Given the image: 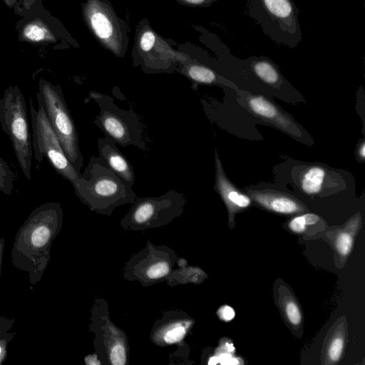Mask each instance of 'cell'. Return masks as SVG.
I'll return each mask as SVG.
<instances>
[{
    "instance_id": "4316f807",
    "label": "cell",
    "mask_w": 365,
    "mask_h": 365,
    "mask_svg": "<svg viewBox=\"0 0 365 365\" xmlns=\"http://www.w3.org/2000/svg\"><path fill=\"white\" fill-rule=\"evenodd\" d=\"M219 348L231 354H233L235 350L234 344L229 340L223 341Z\"/></svg>"
},
{
    "instance_id": "30bf717a",
    "label": "cell",
    "mask_w": 365,
    "mask_h": 365,
    "mask_svg": "<svg viewBox=\"0 0 365 365\" xmlns=\"http://www.w3.org/2000/svg\"><path fill=\"white\" fill-rule=\"evenodd\" d=\"M215 189L225 202L232 221L235 215L250 206L252 199L233 185L227 178L217 150L215 153Z\"/></svg>"
},
{
    "instance_id": "4fadbf2b",
    "label": "cell",
    "mask_w": 365,
    "mask_h": 365,
    "mask_svg": "<svg viewBox=\"0 0 365 365\" xmlns=\"http://www.w3.org/2000/svg\"><path fill=\"white\" fill-rule=\"evenodd\" d=\"M97 146L99 156L102 158L108 168L133 186L135 180L134 170L129 161L120 153L117 144L113 140L105 136L98 139Z\"/></svg>"
},
{
    "instance_id": "ac0fdd59",
    "label": "cell",
    "mask_w": 365,
    "mask_h": 365,
    "mask_svg": "<svg viewBox=\"0 0 365 365\" xmlns=\"http://www.w3.org/2000/svg\"><path fill=\"white\" fill-rule=\"evenodd\" d=\"M345 344V334L344 328L335 331L327 346L326 359L328 364H336L342 355Z\"/></svg>"
},
{
    "instance_id": "ffe728a7",
    "label": "cell",
    "mask_w": 365,
    "mask_h": 365,
    "mask_svg": "<svg viewBox=\"0 0 365 365\" xmlns=\"http://www.w3.org/2000/svg\"><path fill=\"white\" fill-rule=\"evenodd\" d=\"M281 306L287 321L294 327L299 326L302 322L301 309L296 300L289 294H285Z\"/></svg>"
},
{
    "instance_id": "7402d4cb",
    "label": "cell",
    "mask_w": 365,
    "mask_h": 365,
    "mask_svg": "<svg viewBox=\"0 0 365 365\" xmlns=\"http://www.w3.org/2000/svg\"><path fill=\"white\" fill-rule=\"evenodd\" d=\"M14 175L8 164L0 157V190L10 195L14 188Z\"/></svg>"
},
{
    "instance_id": "83f0119b",
    "label": "cell",
    "mask_w": 365,
    "mask_h": 365,
    "mask_svg": "<svg viewBox=\"0 0 365 365\" xmlns=\"http://www.w3.org/2000/svg\"><path fill=\"white\" fill-rule=\"evenodd\" d=\"M356 153L359 160L364 161L365 158V143L364 140H361L357 146Z\"/></svg>"
},
{
    "instance_id": "8fae6325",
    "label": "cell",
    "mask_w": 365,
    "mask_h": 365,
    "mask_svg": "<svg viewBox=\"0 0 365 365\" xmlns=\"http://www.w3.org/2000/svg\"><path fill=\"white\" fill-rule=\"evenodd\" d=\"M246 193L257 204L275 213L293 215L307 210L305 205L299 200L284 192L272 190H248Z\"/></svg>"
},
{
    "instance_id": "f546056e",
    "label": "cell",
    "mask_w": 365,
    "mask_h": 365,
    "mask_svg": "<svg viewBox=\"0 0 365 365\" xmlns=\"http://www.w3.org/2000/svg\"><path fill=\"white\" fill-rule=\"evenodd\" d=\"M1 346H0V353H1Z\"/></svg>"
},
{
    "instance_id": "2e32d148",
    "label": "cell",
    "mask_w": 365,
    "mask_h": 365,
    "mask_svg": "<svg viewBox=\"0 0 365 365\" xmlns=\"http://www.w3.org/2000/svg\"><path fill=\"white\" fill-rule=\"evenodd\" d=\"M185 74L194 82L210 85H222L237 89V86L231 81L219 75L210 68L200 64L190 65Z\"/></svg>"
},
{
    "instance_id": "3957f363",
    "label": "cell",
    "mask_w": 365,
    "mask_h": 365,
    "mask_svg": "<svg viewBox=\"0 0 365 365\" xmlns=\"http://www.w3.org/2000/svg\"><path fill=\"white\" fill-rule=\"evenodd\" d=\"M0 124L6 133L27 180L31 179L33 148L26 101L18 86L9 87L0 98Z\"/></svg>"
},
{
    "instance_id": "d4e9b609",
    "label": "cell",
    "mask_w": 365,
    "mask_h": 365,
    "mask_svg": "<svg viewBox=\"0 0 365 365\" xmlns=\"http://www.w3.org/2000/svg\"><path fill=\"white\" fill-rule=\"evenodd\" d=\"M217 315L221 320L227 322L235 318V312L230 306L224 305L218 309Z\"/></svg>"
},
{
    "instance_id": "ba28073f",
    "label": "cell",
    "mask_w": 365,
    "mask_h": 365,
    "mask_svg": "<svg viewBox=\"0 0 365 365\" xmlns=\"http://www.w3.org/2000/svg\"><path fill=\"white\" fill-rule=\"evenodd\" d=\"M224 48L221 51V58L231 77L256 83L276 91L293 88L278 66L268 57L250 56L242 60L232 55L227 46H225Z\"/></svg>"
},
{
    "instance_id": "cb8c5ba5",
    "label": "cell",
    "mask_w": 365,
    "mask_h": 365,
    "mask_svg": "<svg viewBox=\"0 0 365 365\" xmlns=\"http://www.w3.org/2000/svg\"><path fill=\"white\" fill-rule=\"evenodd\" d=\"M26 37L33 41H40L44 38V32L42 29L34 24H29L24 29Z\"/></svg>"
},
{
    "instance_id": "8992f818",
    "label": "cell",
    "mask_w": 365,
    "mask_h": 365,
    "mask_svg": "<svg viewBox=\"0 0 365 365\" xmlns=\"http://www.w3.org/2000/svg\"><path fill=\"white\" fill-rule=\"evenodd\" d=\"M29 104L33 157L38 163L46 157L56 172L73 186L79 179L81 173L74 168L66 157L42 106L38 104V110H36L31 98Z\"/></svg>"
},
{
    "instance_id": "d6986e66",
    "label": "cell",
    "mask_w": 365,
    "mask_h": 365,
    "mask_svg": "<svg viewBox=\"0 0 365 365\" xmlns=\"http://www.w3.org/2000/svg\"><path fill=\"white\" fill-rule=\"evenodd\" d=\"M91 23L96 34L103 40H109L113 34V27L108 16L100 11H94Z\"/></svg>"
},
{
    "instance_id": "7a4b0ae2",
    "label": "cell",
    "mask_w": 365,
    "mask_h": 365,
    "mask_svg": "<svg viewBox=\"0 0 365 365\" xmlns=\"http://www.w3.org/2000/svg\"><path fill=\"white\" fill-rule=\"evenodd\" d=\"M247 11L278 45L294 48L302 41L299 10L293 0H248Z\"/></svg>"
},
{
    "instance_id": "603a6c76",
    "label": "cell",
    "mask_w": 365,
    "mask_h": 365,
    "mask_svg": "<svg viewBox=\"0 0 365 365\" xmlns=\"http://www.w3.org/2000/svg\"><path fill=\"white\" fill-rule=\"evenodd\" d=\"M51 237V230L45 225H39L35 227L31 235V243L40 247L45 245Z\"/></svg>"
},
{
    "instance_id": "5b68a950",
    "label": "cell",
    "mask_w": 365,
    "mask_h": 365,
    "mask_svg": "<svg viewBox=\"0 0 365 365\" xmlns=\"http://www.w3.org/2000/svg\"><path fill=\"white\" fill-rule=\"evenodd\" d=\"M89 97L99 108L94 123L106 136L123 147L146 148L140 120L133 110L120 108L112 97L97 91H91Z\"/></svg>"
},
{
    "instance_id": "7c38bea8",
    "label": "cell",
    "mask_w": 365,
    "mask_h": 365,
    "mask_svg": "<svg viewBox=\"0 0 365 365\" xmlns=\"http://www.w3.org/2000/svg\"><path fill=\"white\" fill-rule=\"evenodd\" d=\"M336 174L321 165H309L297 176V185L304 194L317 195L336 182Z\"/></svg>"
},
{
    "instance_id": "484cf974",
    "label": "cell",
    "mask_w": 365,
    "mask_h": 365,
    "mask_svg": "<svg viewBox=\"0 0 365 365\" xmlns=\"http://www.w3.org/2000/svg\"><path fill=\"white\" fill-rule=\"evenodd\" d=\"M155 42V36L150 31H146L140 38V47L143 51H149Z\"/></svg>"
},
{
    "instance_id": "44dd1931",
    "label": "cell",
    "mask_w": 365,
    "mask_h": 365,
    "mask_svg": "<svg viewBox=\"0 0 365 365\" xmlns=\"http://www.w3.org/2000/svg\"><path fill=\"white\" fill-rule=\"evenodd\" d=\"M319 221V217L313 213H306L292 218L288 224L289 228L295 233H302L307 227L316 224Z\"/></svg>"
},
{
    "instance_id": "9c48e42d",
    "label": "cell",
    "mask_w": 365,
    "mask_h": 365,
    "mask_svg": "<svg viewBox=\"0 0 365 365\" xmlns=\"http://www.w3.org/2000/svg\"><path fill=\"white\" fill-rule=\"evenodd\" d=\"M246 108L255 116L288 134L304 144L312 145L313 141L306 130L279 106L267 97L244 92L241 94Z\"/></svg>"
},
{
    "instance_id": "52a82bcc",
    "label": "cell",
    "mask_w": 365,
    "mask_h": 365,
    "mask_svg": "<svg viewBox=\"0 0 365 365\" xmlns=\"http://www.w3.org/2000/svg\"><path fill=\"white\" fill-rule=\"evenodd\" d=\"M186 202L185 196L175 190L158 197H136L121 224L131 230L159 227L180 216Z\"/></svg>"
},
{
    "instance_id": "5bb4252c",
    "label": "cell",
    "mask_w": 365,
    "mask_h": 365,
    "mask_svg": "<svg viewBox=\"0 0 365 365\" xmlns=\"http://www.w3.org/2000/svg\"><path fill=\"white\" fill-rule=\"evenodd\" d=\"M151 257L143 259L140 264L135 265L134 274L141 280H155L163 278L170 272L173 262L162 252L158 255L157 251L153 250ZM138 279V280H140Z\"/></svg>"
},
{
    "instance_id": "6da1fadb",
    "label": "cell",
    "mask_w": 365,
    "mask_h": 365,
    "mask_svg": "<svg viewBox=\"0 0 365 365\" xmlns=\"http://www.w3.org/2000/svg\"><path fill=\"white\" fill-rule=\"evenodd\" d=\"M75 193L91 210L110 215L118 206L133 203L132 185L112 171L100 156H91L73 185Z\"/></svg>"
},
{
    "instance_id": "9a60e30c",
    "label": "cell",
    "mask_w": 365,
    "mask_h": 365,
    "mask_svg": "<svg viewBox=\"0 0 365 365\" xmlns=\"http://www.w3.org/2000/svg\"><path fill=\"white\" fill-rule=\"evenodd\" d=\"M190 327V319L169 320L158 326L153 336L158 344H171L182 340Z\"/></svg>"
},
{
    "instance_id": "e0dca14e",
    "label": "cell",
    "mask_w": 365,
    "mask_h": 365,
    "mask_svg": "<svg viewBox=\"0 0 365 365\" xmlns=\"http://www.w3.org/2000/svg\"><path fill=\"white\" fill-rule=\"evenodd\" d=\"M361 223V216L357 215L350 219L346 227L340 230L335 235L334 244L337 253L343 257H347L351 252L354 235L359 229Z\"/></svg>"
},
{
    "instance_id": "f1b7e54d",
    "label": "cell",
    "mask_w": 365,
    "mask_h": 365,
    "mask_svg": "<svg viewBox=\"0 0 365 365\" xmlns=\"http://www.w3.org/2000/svg\"><path fill=\"white\" fill-rule=\"evenodd\" d=\"M218 363H219V359H218L217 356L215 355L214 356H212L210 359L209 362H208L209 364H216Z\"/></svg>"
},
{
    "instance_id": "277c9868",
    "label": "cell",
    "mask_w": 365,
    "mask_h": 365,
    "mask_svg": "<svg viewBox=\"0 0 365 365\" xmlns=\"http://www.w3.org/2000/svg\"><path fill=\"white\" fill-rule=\"evenodd\" d=\"M36 97L38 104L43 108L66 157L74 168L80 173L83 166V158L79 147L76 127L63 91L58 86L46 81H41Z\"/></svg>"
}]
</instances>
